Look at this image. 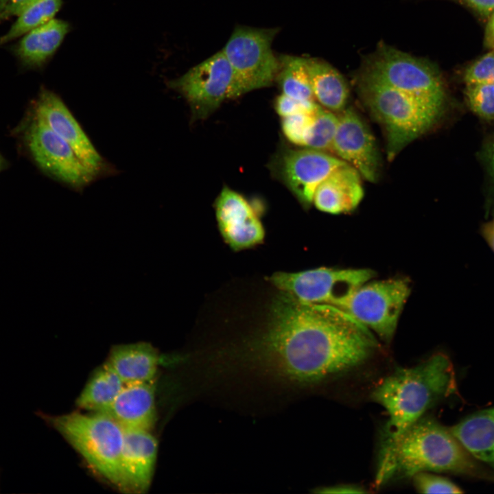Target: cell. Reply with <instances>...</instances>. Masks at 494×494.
Wrapping results in <instances>:
<instances>
[{
    "label": "cell",
    "mask_w": 494,
    "mask_h": 494,
    "mask_svg": "<svg viewBox=\"0 0 494 494\" xmlns=\"http://www.w3.org/2000/svg\"><path fill=\"white\" fill-rule=\"evenodd\" d=\"M378 346L373 333L340 308L281 292L263 333L233 349L229 372L255 400L280 403L361 366Z\"/></svg>",
    "instance_id": "1"
},
{
    "label": "cell",
    "mask_w": 494,
    "mask_h": 494,
    "mask_svg": "<svg viewBox=\"0 0 494 494\" xmlns=\"http://www.w3.org/2000/svg\"><path fill=\"white\" fill-rule=\"evenodd\" d=\"M434 471L493 482L491 471L447 427L432 418H421L385 452L380 454L375 478L379 487L389 481Z\"/></svg>",
    "instance_id": "2"
},
{
    "label": "cell",
    "mask_w": 494,
    "mask_h": 494,
    "mask_svg": "<svg viewBox=\"0 0 494 494\" xmlns=\"http://www.w3.org/2000/svg\"><path fill=\"white\" fill-rule=\"evenodd\" d=\"M458 392L456 372L449 356L438 352L410 368H398L371 393L388 415L379 454L440 401Z\"/></svg>",
    "instance_id": "3"
},
{
    "label": "cell",
    "mask_w": 494,
    "mask_h": 494,
    "mask_svg": "<svg viewBox=\"0 0 494 494\" xmlns=\"http://www.w3.org/2000/svg\"><path fill=\"white\" fill-rule=\"evenodd\" d=\"M357 82L364 104L384 127L389 160L436 124L445 110L418 101L363 69Z\"/></svg>",
    "instance_id": "4"
},
{
    "label": "cell",
    "mask_w": 494,
    "mask_h": 494,
    "mask_svg": "<svg viewBox=\"0 0 494 494\" xmlns=\"http://www.w3.org/2000/svg\"><path fill=\"white\" fill-rule=\"evenodd\" d=\"M45 419L95 471L120 489L124 430L117 422L97 412Z\"/></svg>",
    "instance_id": "5"
},
{
    "label": "cell",
    "mask_w": 494,
    "mask_h": 494,
    "mask_svg": "<svg viewBox=\"0 0 494 494\" xmlns=\"http://www.w3.org/2000/svg\"><path fill=\"white\" fill-rule=\"evenodd\" d=\"M363 69L418 101L446 107L447 93L444 78L438 67L428 60L382 44Z\"/></svg>",
    "instance_id": "6"
},
{
    "label": "cell",
    "mask_w": 494,
    "mask_h": 494,
    "mask_svg": "<svg viewBox=\"0 0 494 494\" xmlns=\"http://www.w3.org/2000/svg\"><path fill=\"white\" fill-rule=\"evenodd\" d=\"M375 276L374 271L367 268L322 267L297 272H279L269 279L281 292L298 301L339 307Z\"/></svg>",
    "instance_id": "7"
},
{
    "label": "cell",
    "mask_w": 494,
    "mask_h": 494,
    "mask_svg": "<svg viewBox=\"0 0 494 494\" xmlns=\"http://www.w3.org/2000/svg\"><path fill=\"white\" fill-rule=\"evenodd\" d=\"M410 294V284L405 278L369 281L355 290L339 308L390 342Z\"/></svg>",
    "instance_id": "8"
},
{
    "label": "cell",
    "mask_w": 494,
    "mask_h": 494,
    "mask_svg": "<svg viewBox=\"0 0 494 494\" xmlns=\"http://www.w3.org/2000/svg\"><path fill=\"white\" fill-rule=\"evenodd\" d=\"M168 84L186 99L197 119L207 117L226 99L245 93L222 50Z\"/></svg>",
    "instance_id": "9"
},
{
    "label": "cell",
    "mask_w": 494,
    "mask_h": 494,
    "mask_svg": "<svg viewBox=\"0 0 494 494\" xmlns=\"http://www.w3.org/2000/svg\"><path fill=\"white\" fill-rule=\"evenodd\" d=\"M278 32L238 26L222 49L245 93L270 86L277 77L279 62L272 43Z\"/></svg>",
    "instance_id": "10"
},
{
    "label": "cell",
    "mask_w": 494,
    "mask_h": 494,
    "mask_svg": "<svg viewBox=\"0 0 494 494\" xmlns=\"http://www.w3.org/2000/svg\"><path fill=\"white\" fill-rule=\"evenodd\" d=\"M25 139L37 165L57 180L78 189L96 176L69 143L35 116L27 128Z\"/></svg>",
    "instance_id": "11"
},
{
    "label": "cell",
    "mask_w": 494,
    "mask_h": 494,
    "mask_svg": "<svg viewBox=\"0 0 494 494\" xmlns=\"http://www.w3.org/2000/svg\"><path fill=\"white\" fill-rule=\"evenodd\" d=\"M331 152L356 169L369 182L377 180L380 154L375 138L360 115L351 107L338 114V124Z\"/></svg>",
    "instance_id": "12"
},
{
    "label": "cell",
    "mask_w": 494,
    "mask_h": 494,
    "mask_svg": "<svg viewBox=\"0 0 494 494\" xmlns=\"http://www.w3.org/2000/svg\"><path fill=\"white\" fill-rule=\"evenodd\" d=\"M344 163L325 151L307 148L288 150L281 158L280 175L298 201L308 208L319 184Z\"/></svg>",
    "instance_id": "13"
},
{
    "label": "cell",
    "mask_w": 494,
    "mask_h": 494,
    "mask_svg": "<svg viewBox=\"0 0 494 494\" xmlns=\"http://www.w3.org/2000/svg\"><path fill=\"white\" fill-rule=\"evenodd\" d=\"M36 118L63 139L84 165L95 176L104 170L105 162L61 99L42 89L34 106Z\"/></svg>",
    "instance_id": "14"
},
{
    "label": "cell",
    "mask_w": 494,
    "mask_h": 494,
    "mask_svg": "<svg viewBox=\"0 0 494 494\" xmlns=\"http://www.w3.org/2000/svg\"><path fill=\"white\" fill-rule=\"evenodd\" d=\"M215 208L220 232L231 248L240 250L263 242V226L251 205L239 193L224 187Z\"/></svg>",
    "instance_id": "15"
},
{
    "label": "cell",
    "mask_w": 494,
    "mask_h": 494,
    "mask_svg": "<svg viewBox=\"0 0 494 494\" xmlns=\"http://www.w3.org/2000/svg\"><path fill=\"white\" fill-rule=\"evenodd\" d=\"M121 490L142 493L149 488L156 460L158 443L150 430L123 429Z\"/></svg>",
    "instance_id": "16"
},
{
    "label": "cell",
    "mask_w": 494,
    "mask_h": 494,
    "mask_svg": "<svg viewBox=\"0 0 494 494\" xmlns=\"http://www.w3.org/2000/svg\"><path fill=\"white\" fill-rule=\"evenodd\" d=\"M154 381L125 384L104 413L123 429L150 430L156 421Z\"/></svg>",
    "instance_id": "17"
},
{
    "label": "cell",
    "mask_w": 494,
    "mask_h": 494,
    "mask_svg": "<svg viewBox=\"0 0 494 494\" xmlns=\"http://www.w3.org/2000/svg\"><path fill=\"white\" fill-rule=\"evenodd\" d=\"M361 178L353 167L346 163L342 164L319 184L312 204L318 210L330 214L352 211L364 196Z\"/></svg>",
    "instance_id": "18"
},
{
    "label": "cell",
    "mask_w": 494,
    "mask_h": 494,
    "mask_svg": "<svg viewBox=\"0 0 494 494\" xmlns=\"http://www.w3.org/2000/svg\"><path fill=\"white\" fill-rule=\"evenodd\" d=\"M449 429L494 480V405L467 414Z\"/></svg>",
    "instance_id": "19"
},
{
    "label": "cell",
    "mask_w": 494,
    "mask_h": 494,
    "mask_svg": "<svg viewBox=\"0 0 494 494\" xmlns=\"http://www.w3.org/2000/svg\"><path fill=\"white\" fill-rule=\"evenodd\" d=\"M160 360L152 344L139 342L113 346L106 362L128 384L153 381Z\"/></svg>",
    "instance_id": "20"
},
{
    "label": "cell",
    "mask_w": 494,
    "mask_h": 494,
    "mask_svg": "<svg viewBox=\"0 0 494 494\" xmlns=\"http://www.w3.org/2000/svg\"><path fill=\"white\" fill-rule=\"evenodd\" d=\"M69 31L67 22L54 18L23 35L16 55L27 67H40L56 52Z\"/></svg>",
    "instance_id": "21"
},
{
    "label": "cell",
    "mask_w": 494,
    "mask_h": 494,
    "mask_svg": "<svg viewBox=\"0 0 494 494\" xmlns=\"http://www.w3.org/2000/svg\"><path fill=\"white\" fill-rule=\"evenodd\" d=\"M306 66L316 101L336 114L345 109L349 91L342 75L331 65L319 59L306 58Z\"/></svg>",
    "instance_id": "22"
},
{
    "label": "cell",
    "mask_w": 494,
    "mask_h": 494,
    "mask_svg": "<svg viewBox=\"0 0 494 494\" xmlns=\"http://www.w3.org/2000/svg\"><path fill=\"white\" fill-rule=\"evenodd\" d=\"M124 385L117 373L105 362L94 371L78 397L76 403L82 409L102 412L113 402Z\"/></svg>",
    "instance_id": "23"
},
{
    "label": "cell",
    "mask_w": 494,
    "mask_h": 494,
    "mask_svg": "<svg viewBox=\"0 0 494 494\" xmlns=\"http://www.w3.org/2000/svg\"><path fill=\"white\" fill-rule=\"evenodd\" d=\"M278 59L277 79L282 93L299 100L316 102L307 69L306 58L281 55Z\"/></svg>",
    "instance_id": "24"
},
{
    "label": "cell",
    "mask_w": 494,
    "mask_h": 494,
    "mask_svg": "<svg viewBox=\"0 0 494 494\" xmlns=\"http://www.w3.org/2000/svg\"><path fill=\"white\" fill-rule=\"evenodd\" d=\"M61 5L62 0H34L16 16L9 30L0 38V45L21 38L27 32L54 19Z\"/></svg>",
    "instance_id": "25"
},
{
    "label": "cell",
    "mask_w": 494,
    "mask_h": 494,
    "mask_svg": "<svg viewBox=\"0 0 494 494\" xmlns=\"http://www.w3.org/2000/svg\"><path fill=\"white\" fill-rule=\"evenodd\" d=\"M338 124V114L320 106L315 113L304 148L331 151Z\"/></svg>",
    "instance_id": "26"
},
{
    "label": "cell",
    "mask_w": 494,
    "mask_h": 494,
    "mask_svg": "<svg viewBox=\"0 0 494 494\" xmlns=\"http://www.w3.org/2000/svg\"><path fill=\"white\" fill-rule=\"evenodd\" d=\"M463 98L467 108L479 119L494 121V84L464 85Z\"/></svg>",
    "instance_id": "27"
},
{
    "label": "cell",
    "mask_w": 494,
    "mask_h": 494,
    "mask_svg": "<svg viewBox=\"0 0 494 494\" xmlns=\"http://www.w3.org/2000/svg\"><path fill=\"white\" fill-rule=\"evenodd\" d=\"M466 62L457 71V77L463 85L494 84V49Z\"/></svg>",
    "instance_id": "28"
},
{
    "label": "cell",
    "mask_w": 494,
    "mask_h": 494,
    "mask_svg": "<svg viewBox=\"0 0 494 494\" xmlns=\"http://www.w3.org/2000/svg\"><path fill=\"white\" fill-rule=\"evenodd\" d=\"M319 108L311 112L300 113L282 117V130L290 142L299 146H305L315 113Z\"/></svg>",
    "instance_id": "29"
},
{
    "label": "cell",
    "mask_w": 494,
    "mask_h": 494,
    "mask_svg": "<svg viewBox=\"0 0 494 494\" xmlns=\"http://www.w3.org/2000/svg\"><path fill=\"white\" fill-rule=\"evenodd\" d=\"M412 478L415 488L422 493H464L459 486L450 480L427 472L416 473Z\"/></svg>",
    "instance_id": "30"
},
{
    "label": "cell",
    "mask_w": 494,
    "mask_h": 494,
    "mask_svg": "<svg viewBox=\"0 0 494 494\" xmlns=\"http://www.w3.org/2000/svg\"><path fill=\"white\" fill-rule=\"evenodd\" d=\"M320 106V105L316 102L299 100L283 93L277 98L275 102V109L281 117L300 113L311 112Z\"/></svg>",
    "instance_id": "31"
},
{
    "label": "cell",
    "mask_w": 494,
    "mask_h": 494,
    "mask_svg": "<svg viewBox=\"0 0 494 494\" xmlns=\"http://www.w3.org/2000/svg\"><path fill=\"white\" fill-rule=\"evenodd\" d=\"M465 8L480 22L484 24L494 9V0H453Z\"/></svg>",
    "instance_id": "32"
},
{
    "label": "cell",
    "mask_w": 494,
    "mask_h": 494,
    "mask_svg": "<svg viewBox=\"0 0 494 494\" xmlns=\"http://www.w3.org/2000/svg\"><path fill=\"white\" fill-rule=\"evenodd\" d=\"M479 157L488 176L491 193L494 195V138L484 145Z\"/></svg>",
    "instance_id": "33"
},
{
    "label": "cell",
    "mask_w": 494,
    "mask_h": 494,
    "mask_svg": "<svg viewBox=\"0 0 494 494\" xmlns=\"http://www.w3.org/2000/svg\"><path fill=\"white\" fill-rule=\"evenodd\" d=\"M34 0H8L5 8L0 14L1 19L19 15Z\"/></svg>",
    "instance_id": "34"
},
{
    "label": "cell",
    "mask_w": 494,
    "mask_h": 494,
    "mask_svg": "<svg viewBox=\"0 0 494 494\" xmlns=\"http://www.w3.org/2000/svg\"><path fill=\"white\" fill-rule=\"evenodd\" d=\"M482 45L485 50L494 49V9L484 23Z\"/></svg>",
    "instance_id": "35"
},
{
    "label": "cell",
    "mask_w": 494,
    "mask_h": 494,
    "mask_svg": "<svg viewBox=\"0 0 494 494\" xmlns=\"http://www.w3.org/2000/svg\"><path fill=\"white\" fill-rule=\"evenodd\" d=\"M316 492L320 493H366V491L357 485L340 484L320 488L317 489Z\"/></svg>",
    "instance_id": "36"
},
{
    "label": "cell",
    "mask_w": 494,
    "mask_h": 494,
    "mask_svg": "<svg viewBox=\"0 0 494 494\" xmlns=\"http://www.w3.org/2000/svg\"><path fill=\"white\" fill-rule=\"evenodd\" d=\"M8 0H0V14L3 12L6 6Z\"/></svg>",
    "instance_id": "37"
},
{
    "label": "cell",
    "mask_w": 494,
    "mask_h": 494,
    "mask_svg": "<svg viewBox=\"0 0 494 494\" xmlns=\"http://www.w3.org/2000/svg\"><path fill=\"white\" fill-rule=\"evenodd\" d=\"M488 222L494 228V207H493V218L491 221H489Z\"/></svg>",
    "instance_id": "38"
},
{
    "label": "cell",
    "mask_w": 494,
    "mask_h": 494,
    "mask_svg": "<svg viewBox=\"0 0 494 494\" xmlns=\"http://www.w3.org/2000/svg\"><path fill=\"white\" fill-rule=\"evenodd\" d=\"M4 162L3 159L2 158L1 156L0 155V169L3 167Z\"/></svg>",
    "instance_id": "39"
}]
</instances>
